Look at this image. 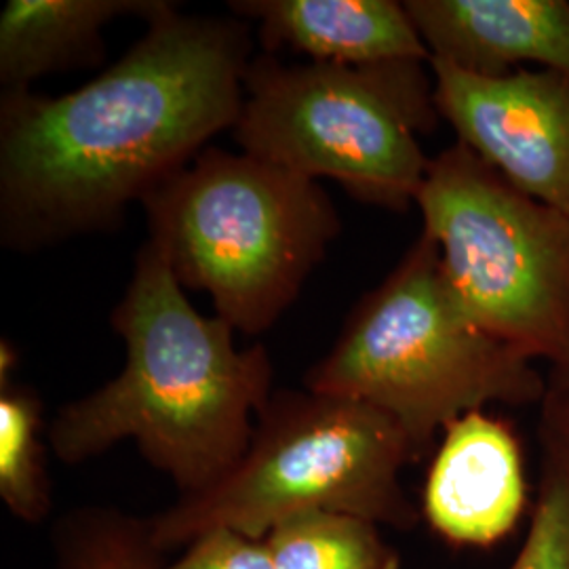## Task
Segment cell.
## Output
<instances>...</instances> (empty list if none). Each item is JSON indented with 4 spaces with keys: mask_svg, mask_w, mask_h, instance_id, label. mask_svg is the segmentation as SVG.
Returning <instances> with one entry per match:
<instances>
[{
    "mask_svg": "<svg viewBox=\"0 0 569 569\" xmlns=\"http://www.w3.org/2000/svg\"><path fill=\"white\" fill-rule=\"evenodd\" d=\"M439 119L425 61L281 63L264 53L249 63L232 131L247 154L406 211L430 167L420 136Z\"/></svg>",
    "mask_w": 569,
    "mask_h": 569,
    "instance_id": "obj_6",
    "label": "cell"
},
{
    "mask_svg": "<svg viewBox=\"0 0 569 569\" xmlns=\"http://www.w3.org/2000/svg\"><path fill=\"white\" fill-rule=\"evenodd\" d=\"M305 387L376 407L418 456L470 411L545 403L550 380L528 357L477 326L451 291L437 244L422 232L385 283L346 319Z\"/></svg>",
    "mask_w": 569,
    "mask_h": 569,
    "instance_id": "obj_3",
    "label": "cell"
},
{
    "mask_svg": "<svg viewBox=\"0 0 569 569\" xmlns=\"http://www.w3.org/2000/svg\"><path fill=\"white\" fill-rule=\"evenodd\" d=\"M430 60L483 77L536 66L569 77L568 0H407Z\"/></svg>",
    "mask_w": 569,
    "mask_h": 569,
    "instance_id": "obj_10",
    "label": "cell"
},
{
    "mask_svg": "<svg viewBox=\"0 0 569 569\" xmlns=\"http://www.w3.org/2000/svg\"><path fill=\"white\" fill-rule=\"evenodd\" d=\"M542 425L559 432L566 441H569V401L555 395L549 388V395L542 403Z\"/></svg>",
    "mask_w": 569,
    "mask_h": 569,
    "instance_id": "obj_18",
    "label": "cell"
},
{
    "mask_svg": "<svg viewBox=\"0 0 569 569\" xmlns=\"http://www.w3.org/2000/svg\"><path fill=\"white\" fill-rule=\"evenodd\" d=\"M526 507V460L509 422L479 409L448 425L422 493L432 531L456 547L488 549L517 528Z\"/></svg>",
    "mask_w": 569,
    "mask_h": 569,
    "instance_id": "obj_9",
    "label": "cell"
},
{
    "mask_svg": "<svg viewBox=\"0 0 569 569\" xmlns=\"http://www.w3.org/2000/svg\"><path fill=\"white\" fill-rule=\"evenodd\" d=\"M550 390L569 401V371L559 378H550Z\"/></svg>",
    "mask_w": 569,
    "mask_h": 569,
    "instance_id": "obj_20",
    "label": "cell"
},
{
    "mask_svg": "<svg viewBox=\"0 0 569 569\" xmlns=\"http://www.w3.org/2000/svg\"><path fill=\"white\" fill-rule=\"evenodd\" d=\"M418 458L406 430L376 407L308 388L279 392L260 411L239 465L154 517L146 540L152 550L173 549L218 528L262 540L306 512L413 528L418 510L401 472Z\"/></svg>",
    "mask_w": 569,
    "mask_h": 569,
    "instance_id": "obj_5",
    "label": "cell"
},
{
    "mask_svg": "<svg viewBox=\"0 0 569 569\" xmlns=\"http://www.w3.org/2000/svg\"><path fill=\"white\" fill-rule=\"evenodd\" d=\"M274 569H401L380 526L340 512H306L264 538Z\"/></svg>",
    "mask_w": 569,
    "mask_h": 569,
    "instance_id": "obj_13",
    "label": "cell"
},
{
    "mask_svg": "<svg viewBox=\"0 0 569 569\" xmlns=\"http://www.w3.org/2000/svg\"><path fill=\"white\" fill-rule=\"evenodd\" d=\"M100 77L63 96H0V243L37 251L114 228L131 203L234 129L251 63L241 20L176 2Z\"/></svg>",
    "mask_w": 569,
    "mask_h": 569,
    "instance_id": "obj_1",
    "label": "cell"
},
{
    "mask_svg": "<svg viewBox=\"0 0 569 569\" xmlns=\"http://www.w3.org/2000/svg\"><path fill=\"white\" fill-rule=\"evenodd\" d=\"M41 401L28 388L0 392V496L23 521L37 523L51 507L41 443Z\"/></svg>",
    "mask_w": 569,
    "mask_h": 569,
    "instance_id": "obj_14",
    "label": "cell"
},
{
    "mask_svg": "<svg viewBox=\"0 0 569 569\" xmlns=\"http://www.w3.org/2000/svg\"><path fill=\"white\" fill-rule=\"evenodd\" d=\"M150 549L143 533H114L117 569H150L143 550ZM164 569H274L264 538H249L234 529H209L194 538L182 559Z\"/></svg>",
    "mask_w": 569,
    "mask_h": 569,
    "instance_id": "obj_16",
    "label": "cell"
},
{
    "mask_svg": "<svg viewBox=\"0 0 569 569\" xmlns=\"http://www.w3.org/2000/svg\"><path fill=\"white\" fill-rule=\"evenodd\" d=\"M542 472L523 545L509 569H569V441L540 427Z\"/></svg>",
    "mask_w": 569,
    "mask_h": 569,
    "instance_id": "obj_15",
    "label": "cell"
},
{
    "mask_svg": "<svg viewBox=\"0 0 569 569\" xmlns=\"http://www.w3.org/2000/svg\"><path fill=\"white\" fill-rule=\"evenodd\" d=\"M110 323L124 342V367L61 407L49 427L56 456L79 465L133 439L183 496L216 486L243 458L256 428L251 416L272 397L264 346L237 348L234 329L190 305L150 241Z\"/></svg>",
    "mask_w": 569,
    "mask_h": 569,
    "instance_id": "obj_2",
    "label": "cell"
},
{
    "mask_svg": "<svg viewBox=\"0 0 569 569\" xmlns=\"http://www.w3.org/2000/svg\"><path fill=\"white\" fill-rule=\"evenodd\" d=\"M230 9L258 26L268 56L289 49L310 61L342 66L430 61L406 2L237 0Z\"/></svg>",
    "mask_w": 569,
    "mask_h": 569,
    "instance_id": "obj_11",
    "label": "cell"
},
{
    "mask_svg": "<svg viewBox=\"0 0 569 569\" xmlns=\"http://www.w3.org/2000/svg\"><path fill=\"white\" fill-rule=\"evenodd\" d=\"M167 0H9L0 11V84L26 91L42 77L102 60L103 28L152 18Z\"/></svg>",
    "mask_w": 569,
    "mask_h": 569,
    "instance_id": "obj_12",
    "label": "cell"
},
{
    "mask_svg": "<svg viewBox=\"0 0 569 569\" xmlns=\"http://www.w3.org/2000/svg\"><path fill=\"white\" fill-rule=\"evenodd\" d=\"M416 207L468 317L552 376L569 371V216L465 143L430 159Z\"/></svg>",
    "mask_w": 569,
    "mask_h": 569,
    "instance_id": "obj_7",
    "label": "cell"
},
{
    "mask_svg": "<svg viewBox=\"0 0 569 569\" xmlns=\"http://www.w3.org/2000/svg\"><path fill=\"white\" fill-rule=\"evenodd\" d=\"M16 366H18V350H16V346L7 342V340H2V345H0V387L11 385V376H13Z\"/></svg>",
    "mask_w": 569,
    "mask_h": 569,
    "instance_id": "obj_19",
    "label": "cell"
},
{
    "mask_svg": "<svg viewBox=\"0 0 569 569\" xmlns=\"http://www.w3.org/2000/svg\"><path fill=\"white\" fill-rule=\"evenodd\" d=\"M140 204L178 283L209 293L216 317L249 336L281 319L342 230L317 180L213 146Z\"/></svg>",
    "mask_w": 569,
    "mask_h": 569,
    "instance_id": "obj_4",
    "label": "cell"
},
{
    "mask_svg": "<svg viewBox=\"0 0 569 569\" xmlns=\"http://www.w3.org/2000/svg\"><path fill=\"white\" fill-rule=\"evenodd\" d=\"M68 569H117L114 533H106L102 540L87 545V549L72 555Z\"/></svg>",
    "mask_w": 569,
    "mask_h": 569,
    "instance_id": "obj_17",
    "label": "cell"
},
{
    "mask_svg": "<svg viewBox=\"0 0 569 569\" xmlns=\"http://www.w3.org/2000/svg\"><path fill=\"white\" fill-rule=\"evenodd\" d=\"M458 142L540 203L569 216V77L526 68L483 77L428 61Z\"/></svg>",
    "mask_w": 569,
    "mask_h": 569,
    "instance_id": "obj_8",
    "label": "cell"
}]
</instances>
